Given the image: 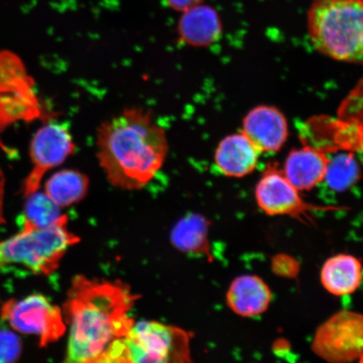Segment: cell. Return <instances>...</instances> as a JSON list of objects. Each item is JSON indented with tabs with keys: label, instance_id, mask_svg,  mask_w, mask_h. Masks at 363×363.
Returning a JSON list of instances; mask_svg holds the SVG:
<instances>
[{
	"label": "cell",
	"instance_id": "obj_1",
	"mask_svg": "<svg viewBox=\"0 0 363 363\" xmlns=\"http://www.w3.org/2000/svg\"><path fill=\"white\" fill-rule=\"evenodd\" d=\"M139 298L121 281L75 276L62 310L69 329L65 362L97 363L111 343L133 328L129 313Z\"/></svg>",
	"mask_w": 363,
	"mask_h": 363
},
{
	"label": "cell",
	"instance_id": "obj_2",
	"mask_svg": "<svg viewBox=\"0 0 363 363\" xmlns=\"http://www.w3.org/2000/svg\"><path fill=\"white\" fill-rule=\"evenodd\" d=\"M97 158L116 188L145 187L162 169L169 152L164 129L149 111L129 108L104 121L97 131Z\"/></svg>",
	"mask_w": 363,
	"mask_h": 363
},
{
	"label": "cell",
	"instance_id": "obj_3",
	"mask_svg": "<svg viewBox=\"0 0 363 363\" xmlns=\"http://www.w3.org/2000/svg\"><path fill=\"white\" fill-rule=\"evenodd\" d=\"M307 27L318 52L363 66V0H314Z\"/></svg>",
	"mask_w": 363,
	"mask_h": 363
},
{
	"label": "cell",
	"instance_id": "obj_4",
	"mask_svg": "<svg viewBox=\"0 0 363 363\" xmlns=\"http://www.w3.org/2000/svg\"><path fill=\"white\" fill-rule=\"evenodd\" d=\"M190 339L187 331L175 326L140 321L111 343L97 363L189 362Z\"/></svg>",
	"mask_w": 363,
	"mask_h": 363
},
{
	"label": "cell",
	"instance_id": "obj_5",
	"mask_svg": "<svg viewBox=\"0 0 363 363\" xmlns=\"http://www.w3.org/2000/svg\"><path fill=\"white\" fill-rule=\"evenodd\" d=\"M68 219L33 231H21L0 242V270L22 266L36 275L48 276L60 265L67 249L80 239L67 229Z\"/></svg>",
	"mask_w": 363,
	"mask_h": 363
},
{
	"label": "cell",
	"instance_id": "obj_6",
	"mask_svg": "<svg viewBox=\"0 0 363 363\" xmlns=\"http://www.w3.org/2000/svg\"><path fill=\"white\" fill-rule=\"evenodd\" d=\"M0 316L18 333L36 335L42 347L56 342L67 330L61 308L40 294L9 299L0 308Z\"/></svg>",
	"mask_w": 363,
	"mask_h": 363
},
{
	"label": "cell",
	"instance_id": "obj_7",
	"mask_svg": "<svg viewBox=\"0 0 363 363\" xmlns=\"http://www.w3.org/2000/svg\"><path fill=\"white\" fill-rule=\"evenodd\" d=\"M311 349L317 357L331 363L363 358V315L351 311L335 313L318 328Z\"/></svg>",
	"mask_w": 363,
	"mask_h": 363
},
{
	"label": "cell",
	"instance_id": "obj_8",
	"mask_svg": "<svg viewBox=\"0 0 363 363\" xmlns=\"http://www.w3.org/2000/svg\"><path fill=\"white\" fill-rule=\"evenodd\" d=\"M301 191L286 178L282 170L269 166L263 172L256 186L255 198L258 207L270 216H289L294 219H308V213L335 211L342 207L320 206L303 201Z\"/></svg>",
	"mask_w": 363,
	"mask_h": 363
},
{
	"label": "cell",
	"instance_id": "obj_9",
	"mask_svg": "<svg viewBox=\"0 0 363 363\" xmlns=\"http://www.w3.org/2000/svg\"><path fill=\"white\" fill-rule=\"evenodd\" d=\"M75 149L74 139L66 126L50 123L39 129L30 144L33 169L23 183V197L38 191L45 172L61 165Z\"/></svg>",
	"mask_w": 363,
	"mask_h": 363
},
{
	"label": "cell",
	"instance_id": "obj_10",
	"mask_svg": "<svg viewBox=\"0 0 363 363\" xmlns=\"http://www.w3.org/2000/svg\"><path fill=\"white\" fill-rule=\"evenodd\" d=\"M242 133L261 153L278 152L289 136L288 121L279 108L257 106L244 118Z\"/></svg>",
	"mask_w": 363,
	"mask_h": 363
},
{
	"label": "cell",
	"instance_id": "obj_11",
	"mask_svg": "<svg viewBox=\"0 0 363 363\" xmlns=\"http://www.w3.org/2000/svg\"><path fill=\"white\" fill-rule=\"evenodd\" d=\"M329 160L328 155L315 147L293 150L282 171L298 191H310L324 182Z\"/></svg>",
	"mask_w": 363,
	"mask_h": 363
},
{
	"label": "cell",
	"instance_id": "obj_12",
	"mask_svg": "<svg viewBox=\"0 0 363 363\" xmlns=\"http://www.w3.org/2000/svg\"><path fill=\"white\" fill-rule=\"evenodd\" d=\"M272 292L264 280L257 275H242L231 283L226 302L235 314L242 317L261 315L269 308Z\"/></svg>",
	"mask_w": 363,
	"mask_h": 363
},
{
	"label": "cell",
	"instance_id": "obj_13",
	"mask_svg": "<svg viewBox=\"0 0 363 363\" xmlns=\"http://www.w3.org/2000/svg\"><path fill=\"white\" fill-rule=\"evenodd\" d=\"M260 154L242 133L230 135L218 145L215 163L222 174L243 178L255 170Z\"/></svg>",
	"mask_w": 363,
	"mask_h": 363
},
{
	"label": "cell",
	"instance_id": "obj_14",
	"mask_svg": "<svg viewBox=\"0 0 363 363\" xmlns=\"http://www.w3.org/2000/svg\"><path fill=\"white\" fill-rule=\"evenodd\" d=\"M181 16L178 33L182 42L192 47H208L221 36L222 21L216 9L201 4Z\"/></svg>",
	"mask_w": 363,
	"mask_h": 363
},
{
	"label": "cell",
	"instance_id": "obj_15",
	"mask_svg": "<svg viewBox=\"0 0 363 363\" xmlns=\"http://www.w3.org/2000/svg\"><path fill=\"white\" fill-rule=\"evenodd\" d=\"M362 264L350 254H337L330 257L321 267L320 282L324 289L342 297L355 293L362 281Z\"/></svg>",
	"mask_w": 363,
	"mask_h": 363
},
{
	"label": "cell",
	"instance_id": "obj_16",
	"mask_svg": "<svg viewBox=\"0 0 363 363\" xmlns=\"http://www.w3.org/2000/svg\"><path fill=\"white\" fill-rule=\"evenodd\" d=\"M208 230L210 222L206 218L189 214L180 220L172 229L171 242L181 252L194 256H204L212 260Z\"/></svg>",
	"mask_w": 363,
	"mask_h": 363
},
{
	"label": "cell",
	"instance_id": "obj_17",
	"mask_svg": "<svg viewBox=\"0 0 363 363\" xmlns=\"http://www.w3.org/2000/svg\"><path fill=\"white\" fill-rule=\"evenodd\" d=\"M26 199L24 210L18 221L21 231L48 228L68 219L67 215L62 214L61 207L45 193L36 191Z\"/></svg>",
	"mask_w": 363,
	"mask_h": 363
},
{
	"label": "cell",
	"instance_id": "obj_18",
	"mask_svg": "<svg viewBox=\"0 0 363 363\" xmlns=\"http://www.w3.org/2000/svg\"><path fill=\"white\" fill-rule=\"evenodd\" d=\"M88 177L76 170L56 172L45 185V193L58 206L67 207L81 201L87 194Z\"/></svg>",
	"mask_w": 363,
	"mask_h": 363
},
{
	"label": "cell",
	"instance_id": "obj_19",
	"mask_svg": "<svg viewBox=\"0 0 363 363\" xmlns=\"http://www.w3.org/2000/svg\"><path fill=\"white\" fill-rule=\"evenodd\" d=\"M339 123L343 125V139L363 152V79L357 84L338 111Z\"/></svg>",
	"mask_w": 363,
	"mask_h": 363
},
{
	"label": "cell",
	"instance_id": "obj_20",
	"mask_svg": "<svg viewBox=\"0 0 363 363\" xmlns=\"http://www.w3.org/2000/svg\"><path fill=\"white\" fill-rule=\"evenodd\" d=\"M360 167L352 153H340L330 159L325 182L331 189L344 192L359 180Z\"/></svg>",
	"mask_w": 363,
	"mask_h": 363
},
{
	"label": "cell",
	"instance_id": "obj_21",
	"mask_svg": "<svg viewBox=\"0 0 363 363\" xmlns=\"http://www.w3.org/2000/svg\"><path fill=\"white\" fill-rule=\"evenodd\" d=\"M21 352V338L11 330H0V363L16 362Z\"/></svg>",
	"mask_w": 363,
	"mask_h": 363
},
{
	"label": "cell",
	"instance_id": "obj_22",
	"mask_svg": "<svg viewBox=\"0 0 363 363\" xmlns=\"http://www.w3.org/2000/svg\"><path fill=\"white\" fill-rule=\"evenodd\" d=\"M172 10L179 12H184L189 9L203 4V0H165Z\"/></svg>",
	"mask_w": 363,
	"mask_h": 363
},
{
	"label": "cell",
	"instance_id": "obj_23",
	"mask_svg": "<svg viewBox=\"0 0 363 363\" xmlns=\"http://www.w3.org/2000/svg\"><path fill=\"white\" fill-rule=\"evenodd\" d=\"M4 194H6V178L0 169V225L6 222L4 216Z\"/></svg>",
	"mask_w": 363,
	"mask_h": 363
}]
</instances>
